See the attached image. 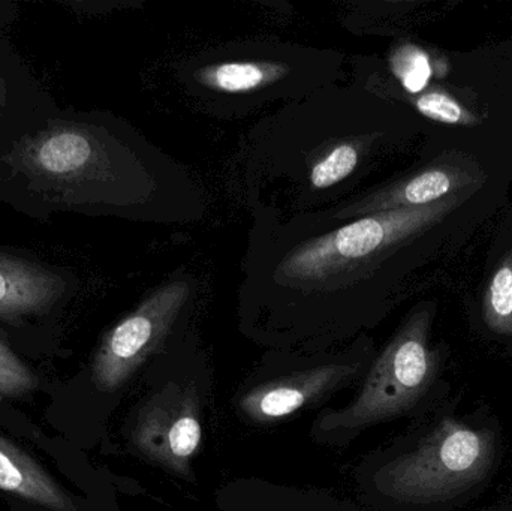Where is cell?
Returning a JSON list of instances; mask_svg holds the SVG:
<instances>
[{"label":"cell","mask_w":512,"mask_h":511,"mask_svg":"<svg viewBox=\"0 0 512 511\" xmlns=\"http://www.w3.org/2000/svg\"><path fill=\"white\" fill-rule=\"evenodd\" d=\"M372 96L354 75L259 120L242 155L252 210L288 219L360 197L379 146Z\"/></svg>","instance_id":"1"},{"label":"cell","mask_w":512,"mask_h":511,"mask_svg":"<svg viewBox=\"0 0 512 511\" xmlns=\"http://www.w3.org/2000/svg\"><path fill=\"white\" fill-rule=\"evenodd\" d=\"M505 455L504 428L487 405L459 398L424 414L420 428L379 467L375 485L406 511H459L489 489Z\"/></svg>","instance_id":"2"},{"label":"cell","mask_w":512,"mask_h":511,"mask_svg":"<svg viewBox=\"0 0 512 511\" xmlns=\"http://www.w3.org/2000/svg\"><path fill=\"white\" fill-rule=\"evenodd\" d=\"M176 74L186 95L216 116L289 104L346 78L345 57L336 51L268 42L212 48Z\"/></svg>","instance_id":"3"},{"label":"cell","mask_w":512,"mask_h":511,"mask_svg":"<svg viewBox=\"0 0 512 511\" xmlns=\"http://www.w3.org/2000/svg\"><path fill=\"white\" fill-rule=\"evenodd\" d=\"M453 395L444 353L430 345L429 320L415 317L379 354L357 398L328 414L322 428L361 431L411 414L424 416Z\"/></svg>","instance_id":"4"},{"label":"cell","mask_w":512,"mask_h":511,"mask_svg":"<svg viewBox=\"0 0 512 511\" xmlns=\"http://www.w3.org/2000/svg\"><path fill=\"white\" fill-rule=\"evenodd\" d=\"M197 276L168 279L102 339L92 363V380L101 392H116L161 350L198 293Z\"/></svg>","instance_id":"5"},{"label":"cell","mask_w":512,"mask_h":511,"mask_svg":"<svg viewBox=\"0 0 512 511\" xmlns=\"http://www.w3.org/2000/svg\"><path fill=\"white\" fill-rule=\"evenodd\" d=\"M200 417V398L194 384L168 383L141 407L132 443L153 464L191 479L192 461L203 437Z\"/></svg>","instance_id":"6"},{"label":"cell","mask_w":512,"mask_h":511,"mask_svg":"<svg viewBox=\"0 0 512 511\" xmlns=\"http://www.w3.org/2000/svg\"><path fill=\"white\" fill-rule=\"evenodd\" d=\"M105 135V134H102ZM98 129L75 123L54 125L24 144V168L56 182L114 180L113 146Z\"/></svg>","instance_id":"7"},{"label":"cell","mask_w":512,"mask_h":511,"mask_svg":"<svg viewBox=\"0 0 512 511\" xmlns=\"http://www.w3.org/2000/svg\"><path fill=\"white\" fill-rule=\"evenodd\" d=\"M360 371V365H325L295 372L255 387L240 399L248 419L267 425L318 404L331 392L345 386Z\"/></svg>","instance_id":"8"},{"label":"cell","mask_w":512,"mask_h":511,"mask_svg":"<svg viewBox=\"0 0 512 511\" xmlns=\"http://www.w3.org/2000/svg\"><path fill=\"white\" fill-rule=\"evenodd\" d=\"M65 281L57 273L12 255L0 254V318L20 320L45 314L62 297Z\"/></svg>","instance_id":"9"},{"label":"cell","mask_w":512,"mask_h":511,"mask_svg":"<svg viewBox=\"0 0 512 511\" xmlns=\"http://www.w3.org/2000/svg\"><path fill=\"white\" fill-rule=\"evenodd\" d=\"M0 491L50 511H74L71 498L29 455L0 435Z\"/></svg>","instance_id":"10"},{"label":"cell","mask_w":512,"mask_h":511,"mask_svg":"<svg viewBox=\"0 0 512 511\" xmlns=\"http://www.w3.org/2000/svg\"><path fill=\"white\" fill-rule=\"evenodd\" d=\"M489 326L501 338H512V269L502 267L490 285Z\"/></svg>","instance_id":"11"},{"label":"cell","mask_w":512,"mask_h":511,"mask_svg":"<svg viewBox=\"0 0 512 511\" xmlns=\"http://www.w3.org/2000/svg\"><path fill=\"white\" fill-rule=\"evenodd\" d=\"M391 63L394 75L409 93H420L432 77L429 57L420 48H402L394 54Z\"/></svg>","instance_id":"12"},{"label":"cell","mask_w":512,"mask_h":511,"mask_svg":"<svg viewBox=\"0 0 512 511\" xmlns=\"http://www.w3.org/2000/svg\"><path fill=\"white\" fill-rule=\"evenodd\" d=\"M36 389V375L0 341V395L23 396Z\"/></svg>","instance_id":"13"},{"label":"cell","mask_w":512,"mask_h":511,"mask_svg":"<svg viewBox=\"0 0 512 511\" xmlns=\"http://www.w3.org/2000/svg\"><path fill=\"white\" fill-rule=\"evenodd\" d=\"M415 107L427 119L442 123H459L463 117L462 107L444 93H426L415 102Z\"/></svg>","instance_id":"14"},{"label":"cell","mask_w":512,"mask_h":511,"mask_svg":"<svg viewBox=\"0 0 512 511\" xmlns=\"http://www.w3.org/2000/svg\"><path fill=\"white\" fill-rule=\"evenodd\" d=\"M480 511H512V504L511 503L496 504V506L486 507V509H483Z\"/></svg>","instance_id":"15"}]
</instances>
